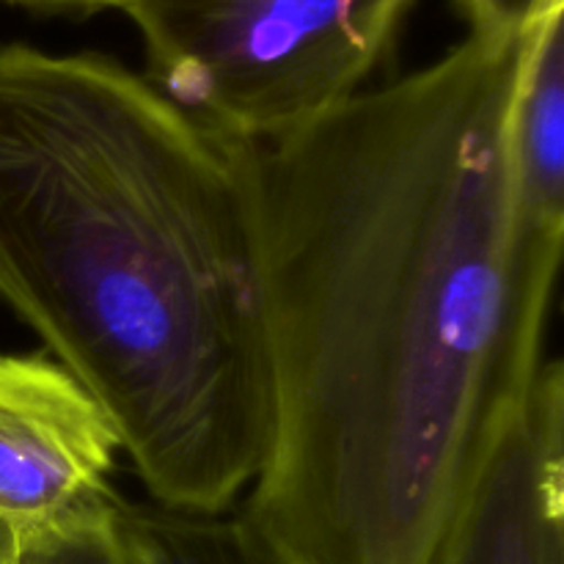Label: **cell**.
Listing matches in <instances>:
<instances>
[{"mask_svg":"<svg viewBox=\"0 0 564 564\" xmlns=\"http://www.w3.org/2000/svg\"><path fill=\"white\" fill-rule=\"evenodd\" d=\"M17 564H141L113 494L88 501L64 521L25 538Z\"/></svg>","mask_w":564,"mask_h":564,"instance_id":"8","label":"cell"},{"mask_svg":"<svg viewBox=\"0 0 564 564\" xmlns=\"http://www.w3.org/2000/svg\"><path fill=\"white\" fill-rule=\"evenodd\" d=\"M433 564H564V372L538 375L501 424Z\"/></svg>","mask_w":564,"mask_h":564,"instance_id":"5","label":"cell"},{"mask_svg":"<svg viewBox=\"0 0 564 564\" xmlns=\"http://www.w3.org/2000/svg\"><path fill=\"white\" fill-rule=\"evenodd\" d=\"M141 564H281L240 512L193 516L121 501Z\"/></svg>","mask_w":564,"mask_h":564,"instance_id":"7","label":"cell"},{"mask_svg":"<svg viewBox=\"0 0 564 564\" xmlns=\"http://www.w3.org/2000/svg\"><path fill=\"white\" fill-rule=\"evenodd\" d=\"M512 191L529 229L564 242V3L523 33L521 66L507 119Z\"/></svg>","mask_w":564,"mask_h":564,"instance_id":"6","label":"cell"},{"mask_svg":"<svg viewBox=\"0 0 564 564\" xmlns=\"http://www.w3.org/2000/svg\"><path fill=\"white\" fill-rule=\"evenodd\" d=\"M564 0H457L474 36H523L551 6Z\"/></svg>","mask_w":564,"mask_h":564,"instance_id":"9","label":"cell"},{"mask_svg":"<svg viewBox=\"0 0 564 564\" xmlns=\"http://www.w3.org/2000/svg\"><path fill=\"white\" fill-rule=\"evenodd\" d=\"M121 441L55 361L0 356V518L22 538L108 494Z\"/></svg>","mask_w":564,"mask_h":564,"instance_id":"4","label":"cell"},{"mask_svg":"<svg viewBox=\"0 0 564 564\" xmlns=\"http://www.w3.org/2000/svg\"><path fill=\"white\" fill-rule=\"evenodd\" d=\"M523 36L253 143L273 435L242 516L281 564H433L538 375L562 246L518 209Z\"/></svg>","mask_w":564,"mask_h":564,"instance_id":"1","label":"cell"},{"mask_svg":"<svg viewBox=\"0 0 564 564\" xmlns=\"http://www.w3.org/2000/svg\"><path fill=\"white\" fill-rule=\"evenodd\" d=\"M22 545H25V538H22L11 523H6L3 518H0V564L20 562Z\"/></svg>","mask_w":564,"mask_h":564,"instance_id":"11","label":"cell"},{"mask_svg":"<svg viewBox=\"0 0 564 564\" xmlns=\"http://www.w3.org/2000/svg\"><path fill=\"white\" fill-rule=\"evenodd\" d=\"M416 0H124L149 83L215 130L284 138L380 66Z\"/></svg>","mask_w":564,"mask_h":564,"instance_id":"3","label":"cell"},{"mask_svg":"<svg viewBox=\"0 0 564 564\" xmlns=\"http://www.w3.org/2000/svg\"><path fill=\"white\" fill-rule=\"evenodd\" d=\"M14 6L42 11H97V9H121L124 0H6Z\"/></svg>","mask_w":564,"mask_h":564,"instance_id":"10","label":"cell"},{"mask_svg":"<svg viewBox=\"0 0 564 564\" xmlns=\"http://www.w3.org/2000/svg\"><path fill=\"white\" fill-rule=\"evenodd\" d=\"M0 297L154 505L218 516L273 435L253 143L97 53L0 47Z\"/></svg>","mask_w":564,"mask_h":564,"instance_id":"2","label":"cell"}]
</instances>
